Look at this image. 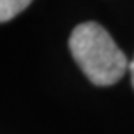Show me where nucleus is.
I'll return each mask as SVG.
<instances>
[{"instance_id": "f257e3e1", "label": "nucleus", "mask_w": 134, "mask_h": 134, "mask_svg": "<svg viewBox=\"0 0 134 134\" xmlns=\"http://www.w3.org/2000/svg\"><path fill=\"white\" fill-rule=\"evenodd\" d=\"M70 51L85 77L96 85H111L129 68L127 58L101 25L87 21L75 26L70 37Z\"/></svg>"}, {"instance_id": "f03ea898", "label": "nucleus", "mask_w": 134, "mask_h": 134, "mask_svg": "<svg viewBox=\"0 0 134 134\" xmlns=\"http://www.w3.org/2000/svg\"><path fill=\"white\" fill-rule=\"evenodd\" d=\"M30 4L31 0H0V23L10 21Z\"/></svg>"}, {"instance_id": "7ed1b4c3", "label": "nucleus", "mask_w": 134, "mask_h": 134, "mask_svg": "<svg viewBox=\"0 0 134 134\" xmlns=\"http://www.w3.org/2000/svg\"><path fill=\"white\" fill-rule=\"evenodd\" d=\"M129 71H131V79H132V85H134V58L129 63Z\"/></svg>"}]
</instances>
